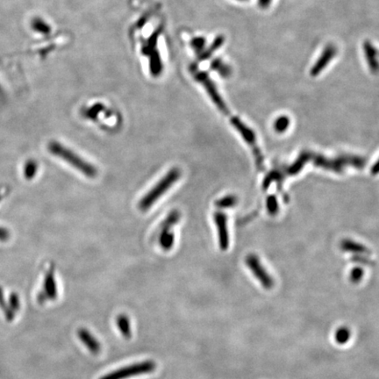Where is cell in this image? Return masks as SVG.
<instances>
[{
  "mask_svg": "<svg viewBox=\"0 0 379 379\" xmlns=\"http://www.w3.org/2000/svg\"><path fill=\"white\" fill-rule=\"evenodd\" d=\"M181 176V170L179 168H172L148 193L140 200L138 207L142 212L148 211L154 203L165 194L173 185L179 181Z\"/></svg>",
  "mask_w": 379,
  "mask_h": 379,
  "instance_id": "obj_1",
  "label": "cell"
},
{
  "mask_svg": "<svg viewBox=\"0 0 379 379\" xmlns=\"http://www.w3.org/2000/svg\"><path fill=\"white\" fill-rule=\"evenodd\" d=\"M49 150L54 155L58 157L62 160L66 161L68 164L74 167L75 169L79 170L83 175L89 179H95L98 176V170L93 164H90L86 161L83 160L78 154L69 149L67 147L62 145L56 142H51L49 144Z\"/></svg>",
  "mask_w": 379,
  "mask_h": 379,
  "instance_id": "obj_2",
  "label": "cell"
},
{
  "mask_svg": "<svg viewBox=\"0 0 379 379\" xmlns=\"http://www.w3.org/2000/svg\"><path fill=\"white\" fill-rule=\"evenodd\" d=\"M157 369V364L154 361H143L141 363L131 364L119 370L108 373L99 379H126L131 376H139L151 373Z\"/></svg>",
  "mask_w": 379,
  "mask_h": 379,
  "instance_id": "obj_3",
  "label": "cell"
},
{
  "mask_svg": "<svg viewBox=\"0 0 379 379\" xmlns=\"http://www.w3.org/2000/svg\"><path fill=\"white\" fill-rule=\"evenodd\" d=\"M231 124L234 126V128L237 130L238 132L240 133V136L245 140V142L249 145L252 147L257 167L260 168L261 170H262V167H263V158H262V155L261 154L259 148L256 145V139L255 133L253 132L252 130L250 129V127H248L246 125H244L243 122L239 118H232Z\"/></svg>",
  "mask_w": 379,
  "mask_h": 379,
  "instance_id": "obj_4",
  "label": "cell"
},
{
  "mask_svg": "<svg viewBox=\"0 0 379 379\" xmlns=\"http://www.w3.org/2000/svg\"><path fill=\"white\" fill-rule=\"evenodd\" d=\"M246 263L262 286L264 287L266 290H271L274 285V281L269 275L268 272H266L265 269L263 268L258 257L254 255H250L247 257Z\"/></svg>",
  "mask_w": 379,
  "mask_h": 379,
  "instance_id": "obj_5",
  "label": "cell"
},
{
  "mask_svg": "<svg viewBox=\"0 0 379 379\" xmlns=\"http://www.w3.org/2000/svg\"><path fill=\"white\" fill-rule=\"evenodd\" d=\"M336 53H337L336 47L333 44H328L324 49L323 52L321 53V56L316 61L315 65L311 67V71H310V75L311 77H317L318 75L321 74L328 63L336 56Z\"/></svg>",
  "mask_w": 379,
  "mask_h": 379,
  "instance_id": "obj_6",
  "label": "cell"
},
{
  "mask_svg": "<svg viewBox=\"0 0 379 379\" xmlns=\"http://www.w3.org/2000/svg\"><path fill=\"white\" fill-rule=\"evenodd\" d=\"M216 227L219 234V248L222 250H228L229 245V235H228V226H227V215L220 212H217L213 215Z\"/></svg>",
  "mask_w": 379,
  "mask_h": 379,
  "instance_id": "obj_7",
  "label": "cell"
},
{
  "mask_svg": "<svg viewBox=\"0 0 379 379\" xmlns=\"http://www.w3.org/2000/svg\"><path fill=\"white\" fill-rule=\"evenodd\" d=\"M77 335L81 342H83V345L89 349V351L92 354H99V352L101 350L100 342L96 339L94 336L90 333L86 328H80L77 331Z\"/></svg>",
  "mask_w": 379,
  "mask_h": 379,
  "instance_id": "obj_8",
  "label": "cell"
},
{
  "mask_svg": "<svg viewBox=\"0 0 379 379\" xmlns=\"http://www.w3.org/2000/svg\"><path fill=\"white\" fill-rule=\"evenodd\" d=\"M364 55L366 57L368 66L370 68L371 73L376 74L379 72V62L377 60V51L376 48L373 46V44L370 40H364Z\"/></svg>",
  "mask_w": 379,
  "mask_h": 379,
  "instance_id": "obj_9",
  "label": "cell"
},
{
  "mask_svg": "<svg viewBox=\"0 0 379 379\" xmlns=\"http://www.w3.org/2000/svg\"><path fill=\"white\" fill-rule=\"evenodd\" d=\"M44 293L48 297V299L54 300L57 298V285L54 276V269L51 268L47 272L44 280Z\"/></svg>",
  "mask_w": 379,
  "mask_h": 379,
  "instance_id": "obj_10",
  "label": "cell"
},
{
  "mask_svg": "<svg viewBox=\"0 0 379 379\" xmlns=\"http://www.w3.org/2000/svg\"><path fill=\"white\" fill-rule=\"evenodd\" d=\"M116 324L120 333L125 339H130L132 336L131 325H130L129 318L126 315H118L116 319Z\"/></svg>",
  "mask_w": 379,
  "mask_h": 379,
  "instance_id": "obj_11",
  "label": "cell"
},
{
  "mask_svg": "<svg viewBox=\"0 0 379 379\" xmlns=\"http://www.w3.org/2000/svg\"><path fill=\"white\" fill-rule=\"evenodd\" d=\"M175 242V236L172 232H160V237H159V243L163 250L165 251L172 249L173 245Z\"/></svg>",
  "mask_w": 379,
  "mask_h": 379,
  "instance_id": "obj_12",
  "label": "cell"
},
{
  "mask_svg": "<svg viewBox=\"0 0 379 379\" xmlns=\"http://www.w3.org/2000/svg\"><path fill=\"white\" fill-rule=\"evenodd\" d=\"M31 28L38 34H48L50 33V27L44 19L34 18L31 22Z\"/></svg>",
  "mask_w": 379,
  "mask_h": 379,
  "instance_id": "obj_13",
  "label": "cell"
},
{
  "mask_svg": "<svg viewBox=\"0 0 379 379\" xmlns=\"http://www.w3.org/2000/svg\"><path fill=\"white\" fill-rule=\"evenodd\" d=\"M0 308L2 309L5 317L7 321H12L15 317V313L10 308L9 305H7L6 299L4 297V292L2 287L0 286Z\"/></svg>",
  "mask_w": 379,
  "mask_h": 379,
  "instance_id": "obj_14",
  "label": "cell"
},
{
  "mask_svg": "<svg viewBox=\"0 0 379 379\" xmlns=\"http://www.w3.org/2000/svg\"><path fill=\"white\" fill-rule=\"evenodd\" d=\"M342 250L346 251H350V252L355 253V254H367L369 253L366 248L358 243H354L350 240H345L342 244Z\"/></svg>",
  "mask_w": 379,
  "mask_h": 379,
  "instance_id": "obj_15",
  "label": "cell"
},
{
  "mask_svg": "<svg viewBox=\"0 0 379 379\" xmlns=\"http://www.w3.org/2000/svg\"><path fill=\"white\" fill-rule=\"evenodd\" d=\"M350 336H351L350 330L348 329V327H342L336 330V333H335V339H336L337 343L343 345V344H345L346 342L349 341Z\"/></svg>",
  "mask_w": 379,
  "mask_h": 379,
  "instance_id": "obj_16",
  "label": "cell"
},
{
  "mask_svg": "<svg viewBox=\"0 0 379 379\" xmlns=\"http://www.w3.org/2000/svg\"><path fill=\"white\" fill-rule=\"evenodd\" d=\"M238 198L235 196H227V197H222L220 199L215 202V207L219 208H228V207H233L237 204Z\"/></svg>",
  "mask_w": 379,
  "mask_h": 379,
  "instance_id": "obj_17",
  "label": "cell"
},
{
  "mask_svg": "<svg viewBox=\"0 0 379 379\" xmlns=\"http://www.w3.org/2000/svg\"><path fill=\"white\" fill-rule=\"evenodd\" d=\"M38 164L35 161L29 160L27 162L24 168V175L27 179H33L37 172Z\"/></svg>",
  "mask_w": 379,
  "mask_h": 379,
  "instance_id": "obj_18",
  "label": "cell"
},
{
  "mask_svg": "<svg viewBox=\"0 0 379 379\" xmlns=\"http://www.w3.org/2000/svg\"><path fill=\"white\" fill-rule=\"evenodd\" d=\"M289 125H290V119L286 116H281L275 121V129L278 133H283L289 127Z\"/></svg>",
  "mask_w": 379,
  "mask_h": 379,
  "instance_id": "obj_19",
  "label": "cell"
},
{
  "mask_svg": "<svg viewBox=\"0 0 379 379\" xmlns=\"http://www.w3.org/2000/svg\"><path fill=\"white\" fill-rule=\"evenodd\" d=\"M364 277V271L363 269L361 268H354V270H352L350 272V282H352L353 284H358L360 282L361 279Z\"/></svg>",
  "mask_w": 379,
  "mask_h": 379,
  "instance_id": "obj_20",
  "label": "cell"
},
{
  "mask_svg": "<svg viewBox=\"0 0 379 379\" xmlns=\"http://www.w3.org/2000/svg\"><path fill=\"white\" fill-rule=\"evenodd\" d=\"M9 306L14 313L18 311L20 307L19 296L16 293H11L9 298Z\"/></svg>",
  "mask_w": 379,
  "mask_h": 379,
  "instance_id": "obj_21",
  "label": "cell"
},
{
  "mask_svg": "<svg viewBox=\"0 0 379 379\" xmlns=\"http://www.w3.org/2000/svg\"><path fill=\"white\" fill-rule=\"evenodd\" d=\"M267 207H268L269 213L271 214H276L278 212V201L276 199L275 196H270L267 200Z\"/></svg>",
  "mask_w": 379,
  "mask_h": 379,
  "instance_id": "obj_22",
  "label": "cell"
},
{
  "mask_svg": "<svg viewBox=\"0 0 379 379\" xmlns=\"http://www.w3.org/2000/svg\"><path fill=\"white\" fill-rule=\"evenodd\" d=\"M10 238V233L6 228L0 227V241H7Z\"/></svg>",
  "mask_w": 379,
  "mask_h": 379,
  "instance_id": "obj_23",
  "label": "cell"
},
{
  "mask_svg": "<svg viewBox=\"0 0 379 379\" xmlns=\"http://www.w3.org/2000/svg\"><path fill=\"white\" fill-rule=\"evenodd\" d=\"M353 261L356 262H361V263H364V264H372V262L370 260L366 258V257H361V256H354Z\"/></svg>",
  "mask_w": 379,
  "mask_h": 379,
  "instance_id": "obj_24",
  "label": "cell"
},
{
  "mask_svg": "<svg viewBox=\"0 0 379 379\" xmlns=\"http://www.w3.org/2000/svg\"><path fill=\"white\" fill-rule=\"evenodd\" d=\"M47 299H48V297H47L46 294L44 293V292L38 294L37 300L39 304H43V303L46 301Z\"/></svg>",
  "mask_w": 379,
  "mask_h": 379,
  "instance_id": "obj_25",
  "label": "cell"
},
{
  "mask_svg": "<svg viewBox=\"0 0 379 379\" xmlns=\"http://www.w3.org/2000/svg\"><path fill=\"white\" fill-rule=\"evenodd\" d=\"M272 3V0H258V4L262 8H267Z\"/></svg>",
  "mask_w": 379,
  "mask_h": 379,
  "instance_id": "obj_26",
  "label": "cell"
},
{
  "mask_svg": "<svg viewBox=\"0 0 379 379\" xmlns=\"http://www.w3.org/2000/svg\"><path fill=\"white\" fill-rule=\"evenodd\" d=\"M371 173L374 174V175H376V174L379 173V160L377 161V163L375 164V165L372 167V169H371Z\"/></svg>",
  "mask_w": 379,
  "mask_h": 379,
  "instance_id": "obj_27",
  "label": "cell"
},
{
  "mask_svg": "<svg viewBox=\"0 0 379 379\" xmlns=\"http://www.w3.org/2000/svg\"><path fill=\"white\" fill-rule=\"evenodd\" d=\"M7 191H6V192H1V191H0V201L3 199V197L6 196V194H7Z\"/></svg>",
  "mask_w": 379,
  "mask_h": 379,
  "instance_id": "obj_28",
  "label": "cell"
}]
</instances>
